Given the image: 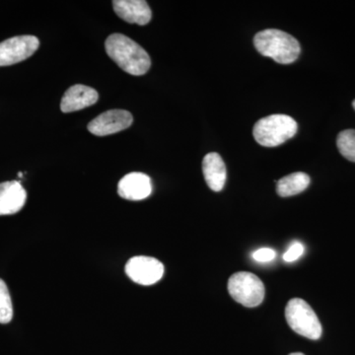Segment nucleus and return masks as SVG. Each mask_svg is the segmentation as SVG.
Masks as SVG:
<instances>
[{"instance_id": "1", "label": "nucleus", "mask_w": 355, "mask_h": 355, "mask_svg": "<svg viewBox=\"0 0 355 355\" xmlns=\"http://www.w3.org/2000/svg\"><path fill=\"white\" fill-rule=\"evenodd\" d=\"M107 55L130 76H144L151 67L147 51L123 34H112L105 43Z\"/></svg>"}, {"instance_id": "2", "label": "nucleus", "mask_w": 355, "mask_h": 355, "mask_svg": "<svg viewBox=\"0 0 355 355\" xmlns=\"http://www.w3.org/2000/svg\"><path fill=\"white\" fill-rule=\"evenodd\" d=\"M254 48L263 57L272 58L282 64L295 62L300 55V44L288 33L277 29L259 32L254 38Z\"/></svg>"}, {"instance_id": "3", "label": "nucleus", "mask_w": 355, "mask_h": 355, "mask_svg": "<svg viewBox=\"0 0 355 355\" xmlns=\"http://www.w3.org/2000/svg\"><path fill=\"white\" fill-rule=\"evenodd\" d=\"M297 130V123L291 116L282 114H270L257 121L253 135L260 146L275 147L292 139Z\"/></svg>"}, {"instance_id": "4", "label": "nucleus", "mask_w": 355, "mask_h": 355, "mask_svg": "<svg viewBox=\"0 0 355 355\" xmlns=\"http://www.w3.org/2000/svg\"><path fill=\"white\" fill-rule=\"evenodd\" d=\"M286 318L289 327L298 335L313 340L321 338L323 328L319 318L303 299L293 298L287 303Z\"/></svg>"}, {"instance_id": "5", "label": "nucleus", "mask_w": 355, "mask_h": 355, "mask_svg": "<svg viewBox=\"0 0 355 355\" xmlns=\"http://www.w3.org/2000/svg\"><path fill=\"white\" fill-rule=\"evenodd\" d=\"M228 292L236 302L245 307H257L265 298L263 282L251 272L234 273L228 280Z\"/></svg>"}, {"instance_id": "6", "label": "nucleus", "mask_w": 355, "mask_h": 355, "mask_svg": "<svg viewBox=\"0 0 355 355\" xmlns=\"http://www.w3.org/2000/svg\"><path fill=\"white\" fill-rule=\"evenodd\" d=\"M40 41L31 35L13 37L0 43V67H9L23 62L38 50Z\"/></svg>"}, {"instance_id": "7", "label": "nucleus", "mask_w": 355, "mask_h": 355, "mask_svg": "<svg viewBox=\"0 0 355 355\" xmlns=\"http://www.w3.org/2000/svg\"><path fill=\"white\" fill-rule=\"evenodd\" d=\"M125 273L135 284L153 286L162 279L164 266L153 257H133L125 266Z\"/></svg>"}, {"instance_id": "8", "label": "nucleus", "mask_w": 355, "mask_h": 355, "mask_svg": "<svg viewBox=\"0 0 355 355\" xmlns=\"http://www.w3.org/2000/svg\"><path fill=\"white\" fill-rule=\"evenodd\" d=\"M132 123L133 116L130 112L125 110H110L91 121L87 128L92 135L106 137L127 130Z\"/></svg>"}, {"instance_id": "9", "label": "nucleus", "mask_w": 355, "mask_h": 355, "mask_svg": "<svg viewBox=\"0 0 355 355\" xmlns=\"http://www.w3.org/2000/svg\"><path fill=\"white\" fill-rule=\"evenodd\" d=\"M153 193L150 178L139 172L130 173L118 184V193L128 200H146Z\"/></svg>"}, {"instance_id": "10", "label": "nucleus", "mask_w": 355, "mask_h": 355, "mask_svg": "<svg viewBox=\"0 0 355 355\" xmlns=\"http://www.w3.org/2000/svg\"><path fill=\"white\" fill-rule=\"evenodd\" d=\"M99 99L97 91L89 86L76 85L67 89L60 102V110L62 113H72L80 111L96 104Z\"/></svg>"}, {"instance_id": "11", "label": "nucleus", "mask_w": 355, "mask_h": 355, "mask_svg": "<svg viewBox=\"0 0 355 355\" xmlns=\"http://www.w3.org/2000/svg\"><path fill=\"white\" fill-rule=\"evenodd\" d=\"M114 12L125 22L144 26L153 18L150 7L144 0H114Z\"/></svg>"}, {"instance_id": "12", "label": "nucleus", "mask_w": 355, "mask_h": 355, "mask_svg": "<svg viewBox=\"0 0 355 355\" xmlns=\"http://www.w3.org/2000/svg\"><path fill=\"white\" fill-rule=\"evenodd\" d=\"M27 193L18 181L0 184V216L17 214L25 205Z\"/></svg>"}, {"instance_id": "13", "label": "nucleus", "mask_w": 355, "mask_h": 355, "mask_svg": "<svg viewBox=\"0 0 355 355\" xmlns=\"http://www.w3.org/2000/svg\"><path fill=\"white\" fill-rule=\"evenodd\" d=\"M202 172L205 182L214 191H220L225 186L227 171L223 159L218 153H211L205 156Z\"/></svg>"}, {"instance_id": "14", "label": "nucleus", "mask_w": 355, "mask_h": 355, "mask_svg": "<svg viewBox=\"0 0 355 355\" xmlns=\"http://www.w3.org/2000/svg\"><path fill=\"white\" fill-rule=\"evenodd\" d=\"M310 177L303 172H296L282 178L277 184V191L282 198L292 197L302 193L309 187Z\"/></svg>"}, {"instance_id": "15", "label": "nucleus", "mask_w": 355, "mask_h": 355, "mask_svg": "<svg viewBox=\"0 0 355 355\" xmlns=\"http://www.w3.org/2000/svg\"><path fill=\"white\" fill-rule=\"evenodd\" d=\"M338 151L347 160L355 162V130H345L338 135Z\"/></svg>"}, {"instance_id": "16", "label": "nucleus", "mask_w": 355, "mask_h": 355, "mask_svg": "<svg viewBox=\"0 0 355 355\" xmlns=\"http://www.w3.org/2000/svg\"><path fill=\"white\" fill-rule=\"evenodd\" d=\"M13 305L6 282L0 279V324H7L12 320Z\"/></svg>"}, {"instance_id": "17", "label": "nucleus", "mask_w": 355, "mask_h": 355, "mask_svg": "<svg viewBox=\"0 0 355 355\" xmlns=\"http://www.w3.org/2000/svg\"><path fill=\"white\" fill-rule=\"evenodd\" d=\"M303 253H304V246H303V244H301L300 242H294L288 248L286 254H284V260L286 263H292V261L298 260Z\"/></svg>"}, {"instance_id": "18", "label": "nucleus", "mask_w": 355, "mask_h": 355, "mask_svg": "<svg viewBox=\"0 0 355 355\" xmlns=\"http://www.w3.org/2000/svg\"><path fill=\"white\" fill-rule=\"evenodd\" d=\"M277 253L270 248H261L253 253V259L259 263H268L275 260Z\"/></svg>"}, {"instance_id": "19", "label": "nucleus", "mask_w": 355, "mask_h": 355, "mask_svg": "<svg viewBox=\"0 0 355 355\" xmlns=\"http://www.w3.org/2000/svg\"><path fill=\"white\" fill-rule=\"evenodd\" d=\"M289 355H305V354H301V352H294V354H291Z\"/></svg>"}, {"instance_id": "20", "label": "nucleus", "mask_w": 355, "mask_h": 355, "mask_svg": "<svg viewBox=\"0 0 355 355\" xmlns=\"http://www.w3.org/2000/svg\"><path fill=\"white\" fill-rule=\"evenodd\" d=\"M18 177L22 178L23 177V173H18Z\"/></svg>"}, {"instance_id": "21", "label": "nucleus", "mask_w": 355, "mask_h": 355, "mask_svg": "<svg viewBox=\"0 0 355 355\" xmlns=\"http://www.w3.org/2000/svg\"><path fill=\"white\" fill-rule=\"evenodd\" d=\"M352 106H354V108L355 110V100H354V103H352Z\"/></svg>"}]
</instances>
